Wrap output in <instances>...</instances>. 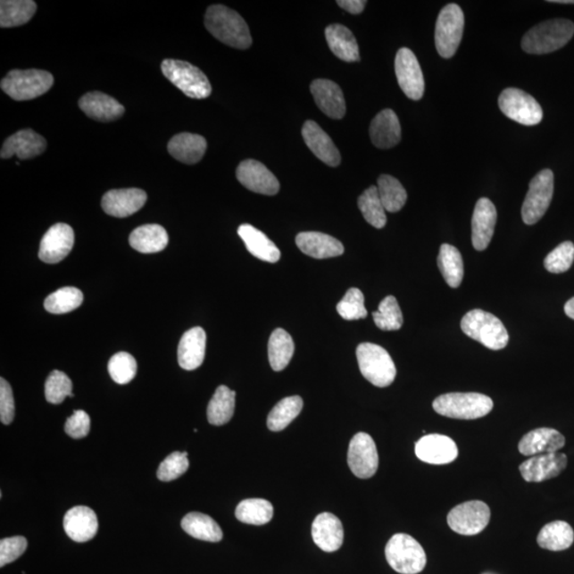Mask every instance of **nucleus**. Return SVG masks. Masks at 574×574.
Returning <instances> with one entry per match:
<instances>
[{
    "label": "nucleus",
    "instance_id": "obj_1",
    "mask_svg": "<svg viewBox=\"0 0 574 574\" xmlns=\"http://www.w3.org/2000/svg\"><path fill=\"white\" fill-rule=\"evenodd\" d=\"M204 25L212 36L228 46L237 49L252 46L253 38L246 21L225 5H211L204 16Z\"/></svg>",
    "mask_w": 574,
    "mask_h": 574
},
{
    "label": "nucleus",
    "instance_id": "obj_17",
    "mask_svg": "<svg viewBox=\"0 0 574 574\" xmlns=\"http://www.w3.org/2000/svg\"><path fill=\"white\" fill-rule=\"evenodd\" d=\"M417 458L432 465H445L458 459L459 449L454 440L440 434L421 437L415 445Z\"/></svg>",
    "mask_w": 574,
    "mask_h": 574
},
{
    "label": "nucleus",
    "instance_id": "obj_8",
    "mask_svg": "<svg viewBox=\"0 0 574 574\" xmlns=\"http://www.w3.org/2000/svg\"><path fill=\"white\" fill-rule=\"evenodd\" d=\"M161 70L167 79L189 98L205 99L212 94L208 77L196 66L186 61L164 60L161 64Z\"/></svg>",
    "mask_w": 574,
    "mask_h": 574
},
{
    "label": "nucleus",
    "instance_id": "obj_44",
    "mask_svg": "<svg viewBox=\"0 0 574 574\" xmlns=\"http://www.w3.org/2000/svg\"><path fill=\"white\" fill-rule=\"evenodd\" d=\"M359 209L364 219L377 229L386 227L387 217L386 208L379 196L378 187L372 186L361 195L358 200Z\"/></svg>",
    "mask_w": 574,
    "mask_h": 574
},
{
    "label": "nucleus",
    "instance_id": "obj_56",
    "mask_svg": "<svg viewBox=\"0 0 574 574\" xmlns=\"http://www.w3.org/2000/svg\"><path fill=\"white\" fill-rule=\"evenodd\" d=\"M564 310L566 315L574 320V297L567 301Z\"/></svg>",
    "mask_w": 574,
    "mask_h": 574
},
{
    "label": "nucleus",
    "instance_id": "obj_51",
    "mask_svg": "<svg viewBox=\"0 0 574 574\" xmlns=\"http://www.w3.org/2000/svg\"><path fill=\"white\" fill-rule=\"evenodd\" d=\"M188 453H172L161 462L158 470V478L163 482H171L180 478L187 472L189 466L187 459Z\"/></svg>",
    "mask_w": 574,
    "mask_h": 574
},
{
    "label": "nucleus",
    "instance_id": "obj_38",
    "mask_svg": "<svg viewBox=\"0 0 574 574\" xmlns=\"http://www.w3.org/2000/svg\"><path fill=\"white\" fill-rule=\"evenodd\" d=\"M237 393L226 386L217 387L208 405V420L213 426H224L231 420L236 410Z\"/></svg>",
    "mask_w": 574,
    "mask_h": 574
},
{
    "label": "nucleus",
    "instance_id": "obj_23",
    "mask_svg": "<svg viewBox=\"0 0 574 574\" xmlns=\"http://www.w3.org/2000/svg\"><path fill=\"white\" fill-rule=\"evenodd\" d=\"M311 93L322 113L333 120L343 119L347 109L342 88L336 82L316 79L312 82Z\"/></svg>",
    "mask_w": 574,
    "mask_h": 574
},
{
    "label": "nucleus",
    "instance_id": "obj_4",
    "mask_svg": "<svg viewBox=\"0 0 574 574\" xmlns=\"http://www.w3.org/2000/svg\"><path fill=\"white\" fill-rule=\"evenodd\" d=\"M462 331L468 337L492 350L504 349L509 343V333L498 317L482 310H472L462 317Z\"/></svg>",
    "mask_w": 574,
    "mask_h": 574
},
{
    "label": "nucleus",
    "instance_id": "obj_49",
    "mask_svg": "<svg viewBox=\"0 0 574 574\" xmlns=\"http://www.w3.org/2000/svg\"><path fill=\"white\" fill-rule=\"evenodd\" d=\"M46 397L49 403H62L66 397H74L72 383L68 375L59 370L50 373L46 383Z\"/></svg>",
    "mask_w": 574,
    "mask_h": 574
},
{
    "label": "nucleus",
    "instance_id": "obj_33",
    "mask_svg": "<svg viewBox=\"0 0 574 574\" xmlns=\"http://www.w3.org/2000/svg\"><path fill=\"white\" fill-rule=\"evenodd\" d=\"M326 38L329 47L338 59L345 62H358L360 50L358 42L347 27L333 24L327 27Z\"/></svg>",
    "mask_w": 574,
    "mask_h": 574
},
{
    "label": "nucleus",
    "instance_id": "obj_9",
    "mask_svg": "<svg viewBox=\"0 0 574 574\" xmlns=\"http://www.w3.org/2000/svg\"><path fill=\"white\" fill-rule=\"evenodd\" d=\"M465 18L460 5L450 4L440 11L436 27V46L437 52L445 59L453 58L458 50Z\"/></svg>",
    "mask_w": 574,
    "mask_h": 574
},
{
    "label": "nucleus",
    "instance_id": "obj_53",
    "mask_svg": "<svg viewBox=\"0 0 574 574\" xmlns=\"http://www.w3.org/2000/svg\"><path fill=\"white\" fill-rule=\"evenodd\" d=\"M65 432L69 437L80 439L86 437L91 430V420L85 411L78 410L65 422Z\"/></svg>",
    "mask_w": 574,
    "mask_h": 574
},
{
    "label": "nucleus",
    "instance_id": "obj_26",
    "mask_svg": "<svg viewBox=\"0 0 574 574\" xmlns=\"http://www.w3.org/2000/svg\"><path fill=\"white\" fill-rule=\"evenodd\" d=\"M565 443L564 436L559 431L550 428H540L527 433L518 445V450L526 456L554 453L564 447Z\"/></svg>",
    "mask_w": 574,
    "mask_h": 574
},
{
    "label": "nucleus",
    "instance_id": "obj_2",
    "mask_svg": "<svg viewBox=\"0 0 574 574\" xmlns=\"http://www.w3.org/2000/svg\"><path fill=\"white\" fill-rule=\"evenodd\" d=\"M574 24L570 20L556 19L538 24L522 38L521 47L528 54H545L555 52L570 43Z\"/></svg>",
    "mask_w": 574,
    "mask_h": 574
},
{
    "label": "nucleus",
    "instance_id": "obj_11",
    "mask_svg": "<svg viewBox=\"0 0 574 574\" xmlns=\"http://www.w3.org/2000/svg\"><path fill=\"white\" fill-rule=\"evenodd\" d=\"M499 108L509 119L525 126L538 125L544 117L537 100L520 88H505L499 97Z\"/></svg>",
    "mask_w": 574,
    "mask_h": 574
},
{
    "label": "nucleus",
    "instance_id": "obj_27",
    "mask_svg": "<svg viewBox=\"0 0 574 574\" xmlns=\"http://www.w3.org/2000/svg\"><path fill=\"white\" fill-rule=\"evenodd\" d=\"M79 108L90 119L109 122L121 119L125 113L124 105L102 92H91L79 100Z\"/></svg>",
    "mask_w": 574,
    "mask_h": 574
},
{
    "label": "nucleus",
    "instance_id": "obj_42",
    "mask_svg": "<svg viewBox=\"0 0 574 574\" xmlns=\"http://www.w3.org/2000/svg\"><path fill=\"white\" fill-rule=\"evenodd\" d=\"M236 516L247 525L263 526L272 520L274 507L264 499H246L237 505Z\"/></svg>",
    "mask_w": 574,
    "mask_h": 574
},
{
    "label": "nucleus",
    "instance_id": "obj_31",
    "mask_svg": "<svg viewBox=\"0 0 574 574\" xmlns=\"http://www.w3.org/2000/svg\"><path fill=\"white\" fill-rule=\"evenodd\" d=\"M207 147L208 144L204 137L187 132L175 136L167 145L171 157L188 165L202 161Z\"/></svg>",
    "mask_w": 574,
    "mask_h": 574
},
{
    "label": "nucleus",
    "instance_id": "obj_29",
    "mask_svg": "<svg viewBox=\"0 0 574 574\" xmlns=\"http://www.w3.org/2000/svg\"><path fill=\"white\" fill-rule=\"evenodd\" d=\"M296 244L301 252L314 259L336 258L345 252L338 239L321 232H301Z\"/></svg>",
    "mask_w": 574,
    "mask_h": 574
},
{
    "label": "nucleus",
    "instance_id": "obj_48",
    "mask_svg": "<svg viewBox=\"0 0 574 574\" xmlns=\"http://www.w3.org/2000/svg\"><path fill=\"white\" fill-rule=\"evenodd\" d=\"M108 370L115 383L128 384L131 382L137 375V361L130 354H116L109 361Z\"/></svg>",
    "mask_w": 574,
    "mask_h": 574
},
{
    "label": "nucleus",
    "instance_id": "obj_34",
    "mask_svg": "<svg viewBox=\"0 0 574 574\" xmlns=\"http://www.w3.org/2000/svg\"><path fill=\"white\" fill-rule=\"evenodd\" d=\"M130 246L141 254H157L169 245V234L160 225H144L132 231Z\"/></svg>",
    "mask_w": 574,
    "mask_h": 574
},
{
    "label": "nucleus",
    "instance_id": "obj_24",
    "mask_svg": "<svg viewBox=\"0 0 574 574\" xmlns=\"http://www.w3.org/2000/svg\"><path fill=\"white\" fill-rule=\"evenodd\" d=\"M66 534L76 543H87L98 532V520L87 506H75L66 512L63 520Z\"/></svg>",
    "mask_w": 574,
    "mask_h": 574
},
{
    "label": "nucleus",
    "instance_id": "obj_18",
    "mask_svg": "<svg viewBox=\"0 0 574 574\" xmlns=\"http://www.w3.org/2000/svg\"><path fill=\"white\" fill-rule=\"evenodd\" d=\"M567 455L554 453L532 456L520 467L521 476L527 482L540 483L560 476L566 470Z\"/></svg>",
    "mask_w": 574,
    "mask_h": 574
},
{
    "label": "nucleus",
    "instance_id": "obj_28",
    "mask_svg": "<svg viewBox=\"0 0 574 574\" xmlns=\"http://www.w3.org/2000/svg\"><path fill=\"white\" fill-rule=\"evenodd\" d=\"M207 334L195 327L183 334L178 347V362L183 370H195L204 363Z\"/></svg>",
    "mask_w": 574,
    "mask_h": 574
},
{
    "label": "nucleus",
    "instance_id": "obj_10",
    "mask_svg": "<svg viewBox=\"0 0 574 574\" xmlns=\"http://www.w3.org/2000/svg\"><path fill=\"white\" fill-rule=\"evenodd\" d=\"M554 192V175L551 170L539 171L529 182L521 215L526 225L532 226L543 219L548 211Z\"/></svg>",
    "mask_w": 574,
    "mask_h": 574
},
{
    "label": "nucleus",
    "instance_id": "obj_6",
    "mask_svg": "<svg viewBox=\"0 0 574 574\" xmlns=\"http://www.w3.org/2000/svg\"><path fill=\"white\" fill-rule=\"evenodd\" d=\"M386 556L388 565L401 574L420 573L427 565L425 550L408 534H395L388 540Z\"/></svg>",
    "mask_w": 574,
    "mask_h": 574
},
{
    "label": "nucleus",
    "instance_id": "obj_39",
    "mask_svg": "<svg viewBox=\"0 0 574 574\" xmlns=\"http://www.w3.org/2000/svg\"><path fill=\"white\" fill-rule=\"evenodd\" d=\"M295 353L291 334L281 328L271 333L269 342V360L272 370L282 371L288 366Z\"/></svg>",
    "mask_w": 574,
    "mask_h": 574
},
{
    "label": "nucleus",
    "instance_id": "obj_16",
    "mask_svg": "<svg viewBox=\"0 0 574 574\" xmlns=\"http://www.w3.org/2000/svg\"><path fill=\"white\" fill-rule=\"evenodd\" d=\"M75 243V233L66 224H55L43 237L38 258L47 264H55L70 254Z\"/></svg>",
    "mask_w": 574,
    "mask_h": 574
},
{
    "label": "nucleus",
    "instance_id": "obj_5",
    "mask_svg": "<svg viewBox=\"0 0 574 574\" xmlns=\"http://www.w3.org/2000/svg\"><path fill=\"white\" fill-rule=\"evenodd\" d=\"M362 375L373 386L387 387L395 381L397 370L392 356L381 345L363 343L356 349Z\"/></svg>",
    "mask_w": 574,
    "mask_h": 574
},
{
    "label": "nucleus",
    "instance_id": "obj_32",
    "mask_svg": "<svg viewBox=\"0 0 574 574\" xmlns=\"http://www.w3.org/2000/svg\"><path fill=\"white\" fill-rule=\"evenodd\" d=\"M237 233L248 252L256 259L269 263H277L280 260L281 253L275 243L254 226L248 224L239 226Z\"/></svg>",
    "mask_w": 574,
    "mask_h": 574
},
{
    "label": "nucleus",
    "instance_id": "obj_37",
    "mask_svg": "<svg viewBox=\"0 0 574 574\" xmlns=\"http://www.w3.org/2000/svg\"><path fill=\"white\" fill-rule=\"evenodd\" d=\"M437 263L448 286L458 288L464 278V262L459 249L453 245L443 244L439 249Z\"/></svg>",
    "mask_w": 574,
    "mask_h": 574
},
{
    "label": "nucleus",
    "instance_id": "obj_25",
    "mask_svg": "<svg viewBox=\"0 0 574 574\" xmlns=\"http://www.w3.org/2000/svg\"><path fill=\"white\" fill-rule=\"evenodd\" d=\"M312 537L317 547L322 551L329 553L337 551L344 542L342 521L331 512H322L315 518L312 525Z\"/></svg>",
    "mask_w": 574,
    "mask_h": 574
},
{
    "label": "nucleus",
    "instance_id": "obj_45",
    "mask_svg": "<svg viewBox=\"0 0 574 574\" xmlns=\"http://www.w3.org/2000/svg\"><path fill=\"white\" fill-rule=\"evenodd\" d=\"M83 294L76 287H63L49 295L44 306L49 313L66 314L74 311L82 304Z\"/></svg>",
    "mask_w": 574,
    "mask_h": 574
},
{
    "label": "nucleus",
    "instance_id": "obj_46",
    "mask_svg": "<svg viewBox=\"0 0 574 574\" xmlns=\"http://www.w3.org/2000/svg\"><path fill=\"white\" fill-rule=\"evenodd\" d=\"M372 317L376 326L383 331H398L403 325V312L394 296L384 298Z\"/></svg>",
    "mask_w": 574,
    "mask_h": 574
},
{
    "label": "nucleus",
    "instance_id": "obj_30",
    "mask_svg": "<svg viewBox=\"0 0 574 574\" xmlns=\"http://www.w3.org/2000/svg\"><path fill=\"white\" fill-rule=\"evenodd\" d=\"M370 135L372 144L378 148L388 149L395 146L401 139L398 116L391 109L381 111L371 121Z\"/></svg>",
    "mask_w": 574,
    "mask_h": 574
},
{
    "label": "nucleus",
    "instance_id": "obj_3",
    "mask_svg": "<svg viewBox=\"0 0 574 574\" xmlns=\"http://www.w3.org/2000/svg\"><path fill=\"white\" fill-rule=\"evenodd\" d=\"M433 409L445 417L472 420L488 415L494 409V403L483 394L450 393L434 400Z\"/></svg>",
    "mask_w": 574,
    "mask_h": 574
},
{
    "label": "nucleus",
    "instance_id": "obj_52",
    "mask_svg": "<svg viewBox=\"0 0 574 574\" xmlns=\"http://www.w3.org/2000/svg\"><path fill=\"white\" fill-rule=\"evenodd\" d=\"M27 547L28 542L23 537L2 539L0 542V567L3 568L18 560L25 553Z\"/></svg>",
    "mask_w": 574,
    "mask_h": 574
},
{
    "label": "nucleus",
    "instance_id": "obj_15",
    "mask_svg": "<svg viewBox=\"0 0 574 574\" xmlns=\"http://www.w3.org/2000/svg\"><path fill=\"white\" fill-rule=\"evenodd\" d=\"M237 178L243 187L254 193L274 196L280 191L276 176L259 161H243L237 167Z\"/></svg>",
    "mask_w": 574,
    "mask_h": 574
},
{
    "label": "nucleus",
    "instance_id": "obj_13",
    "mask_svg": "<svg viewBox=\"0 0 574 574\" xmlns=\"http://www.w3.org/2000/svg\"><path fill=\"white\" fill-rule=\"evenodd\" d=\"M395 71L401 90L412 100H420L425 94V78L416 55L409 48H401L395 55Z\"/></svg>",
    "mask_w": 574,
    "mask_h": 574
},
{
    "label": "nucleus",
    "instance_id": "obj_12",
    "mask_svg": "<svg viewBox=\"0 0 574 574\" xmlns=\"http://www.w3.org/2000/svg\"><path fill=\"white\" fill-rule=\"evenodd\" d=\"M490 520V510L483 501L472 500L453 507L447 521L455 533L473 537L484 531Z\"/></svg>",
    "mask_w": 574,
    "mask_h": 574
},
{
    "label": "nucleus",
    "instance_id": "obj_43",
    "mask_svg": "<svg viewBox=\"0 0 574 574\" xmlns=\"http://www.w3.org/2000/svg\"><path fill=\"white\" fill-rule=\"evenodd\" d=\"M377 187L386 211L395 213L404 207L408 193L395 178L389 175L379 177Z\"/></svg>",
    "mask_w": 574,
    "mask_h": 574
},
{
    "label": "nucleus",
    "instance_id": "obj_50",
    "mask_svg": "<svg viewBox=\"0 0 574 574\" xmlns=\"http://www.w3.org/2000/svg\"><path fill=\"white\" fill-rule=\"evenodd\" d=\"M574 261V245L572 242H564L559 245L545 259V270L552 274H562L570 270Z\"/></svg>",
    "mask_w": 574,
    "mask_h": 574
},
{
    "label": "nucleus",
    "instance_id": "obj_35",
    "mask_svg": "<svg viewBox=\"0 0 574 574\" xmlns=\"http://www.w3.org/2000/svg\"><path fill=\"white\" fill-rule=\"evenodd\" d=\"M184 532L204 542L219 543L224 537L217 522L202 512H189L181 521Z\"/></svg>",
    "mask_w": 574,
    "mask_h": 574
},
{
    "label": "nucleus",
    "instance_id": "obj_47",
    "mask_svg": "<svg viewBox=\"0 0 574 574\" xmlns=\"http://www.w3.org/2000/svg\"><path fill=\"white\" fill-rule=\"evenodd\" d=\"M337 313L345 320H359L366 319L364 295L359 288H350L344 298L337 305Z\"/></svg>",
    "mask_w": 574,
    "mask_h": 574
},
{
    "label": "nucleus",
    "instance_id": "obj_19",
    "mask_svg": "<svg viewBox=\"0 0 574 574\" xmlns=\"http://www.w3.org/2000/svg\"><path fill=\"white\" fill-rule=\"evenodd\" d=\"M146 202L147 194L143 189H112L104 195L102 207L108 215L125 219L137 213Z\"/></svg>",
    "mask_w": 574,
    "mask_h": 574
},
{
    "label": "nucleus",
    "instance_id": "obj_14",
    "mask_svg": "<svg viewBox=\"0 0 574 574\" xmlns=\"http://www.w3.org/2000/svg\"><path fill=\"white\" fill-rule=\"evenodd\" d=\"M348 465L354 475L360 478H370L376 475L379 454L375 440L370 434L361 432L351 439Z\"/></svg>",
    "mask_w": 574,
    "mask_h": 574
},
{
    "label": "nucleus",
    "instance_id": "obj_21",
    "mask_svg": "<svg viewBox=\"0 0 574 574\" xmlns=\"http://www.w3.org/2000/svg\"><path fill=\"white\" fill-rule=\"evenodd\" d=\"M46 139L37 132L26 129L16 132L5 139L2 149V159H10L16 155L20 160H29L46 152Z\"/></svg>",
    "mask_w": 574,
    "mask_h": 574
},
{
    "label": "nucleus",
    "instance_id": "obj_54",
    "mask_svg": "<svg viewBox=\"0 0 574 574\" xmlns=\"http://www.w3.org/2000/svg\"><path fill=\"white\" fill-rule=\"evenodd\" d=\"M15 415V405L12 388L10 384L0 379V420L4 425L8 426L13 421Z\"/></svg>",
    "mask_w": 574,
    "mask_h": 574
},
{
    "label": "nucleus",
    "instance_id": "obj_7",
    "mask_svg": "<svg viewBox=\"0 0 574 574\" xmlns=\"http://www.w3.org/2000/svg\"><path fill=\"white\" fill-rule=\"evenodd\" d=\"M50 72L40 70L11 71L2 81V90L16 102L42 96L54 86Z\"/></svg>",
    "mask_w": 574,
    "mask_h": 574
},
{
    "label": "nucleus",
    "instance_id": "obj_55",
    "mask_svg": "<svg viewBox=\"0 0 574 574\" xmlns=\"http://www.w3.org/2000/svg\"><path fill=\"white\" fill-rule=\"evenodd\" d=\"M337 4L351 14H360L363 12L367 2L365 0H338Z\"/></svg>",
    "mask_w": 574,
    "mask_h": 574
},
{
    "label": "nucleus",
    "instance_id": "obj_57",
    "mask_svg": "<svg viewBox=\"0 0 574 574\" xmlns=\"http://www.w3.org/2000/svg\"><path fill=\"white\" fill-rule=\"evenodd\" d=\"M553 4H574V0H550Z\"/></svg>",
    "mask_w": 574,
    "mask_h": 574
},
{
    "label": "nucleus",
    "instance_id": "obj_41",
    "mask_svg": "<svg viewBox=\"0 0 574 574\" xmlns=\"http://www.w3.org/2000/svg\"><path fill=\"white\" fill-rule=\"evenodd\" d=\"M304 408V400L299 395L284 398L276 404L267 417V427L272 432H280L296 420Z\"/></svg>",
    "mask_w": 574,
    "mask_h": 574
},
{
    "label": "nucleus",
    "instance_id": "obj_22",
    "mask_svg": "<svg viewBox=\"0 0 574 574\" xmlns=\"http://www.w3.org/2000/svg\"><path fill=\"white\" fill-rule=\"evenodd\" d=\"M303 137L306 146L323 163L331 167H337L341 164L342 157L337 147L334 145L331 137L327 135V132L323 131L315 121H305L303 128Z\"/></svg>",
    "mask_w": 574,
    "mask_h": 574
},
{
    "label": "nucleus",
    "instance_id": "obj_36",
    "mask_svg": "<svg viewBox=\"0 0 574 574\" xmlns=\"http://www.w3.org/2000/svg\"><path fill=\"white\" fill-rule=\"evenodd\" d=\"M574 542V532L570 523L553 521L545 525L537 537L540 548L549 551H564L570 549Z\"/></svg>",
    "mask_w": 574,
    "mask_h": 574
},
{
    "label": "nucleus",
    "instance_id": "obj_20",
    "mask_svg": "<svg viewBox=\"0 0 574 574\" xmlns=\"http://www.w3.org/2000/svg\"><path fill=\"white\" fill-rule=\"evenodd\" d=\"M497 210L488 198L478 199L472 216V245L478 252L488 247L494 237Z\"/></svg>",
    "mask_w": 574,
    "mask_h": 574
},
{
    "label": "nucleus",
    "instance_id": "obj_40",
    "mask_svg": "<svg viewBox=\"0 0 574 574\" xmlns=\"http://www.w3.org/2000/svg\"><path fill=\"white\" fill-rule=\"evenodd\" d=\"M37 12L32 0H3L0 3V26L11 28L25 25Z\"/></svg>",
    "mask_w": 574,
    "mask_h": 574
}]
</instances>
